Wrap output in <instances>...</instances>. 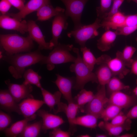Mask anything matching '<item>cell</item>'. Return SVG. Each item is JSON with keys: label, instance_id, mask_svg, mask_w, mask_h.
<instances>
[{"label": "cell", "instance_id": "6da1fadb", "mask_svg": "<svg viewBox=\"0 0 137 137\" xmlns=\"http://www.w3.org/2000/svg\"><path fill=\"white\" fill-rule=\"evenodd\" d=\"M45 56L38 49L24 54L4 56L1 54L0 58L9 64V71L14 78L18 79L23 77L26 68L36 63L40 64Z\"/></svg>", "mask_w": 137, "mask_h": 137}, {"label": "cell", "instance_id": "7a4b0ae2", "mask_svg": "<svg viewBox=\"0 0 137 137\" xmlns=\"http://www.w3.org/2000/svg\"><path fill=\"white\" fill-rule=\"evenodd\" d=\"M33 41L29 35L25 37L15 33L0 35L1 46L7 55L31 52L34 47Z\"/></svg>", "mask_w": 137, "mask_h": 137}, {"label": "cell", "instance_id": "3957f363", "mask_svg": "<svg viewBox=\"0 0 137 137\" xmlns=\"http://www.w3.org/2000/svg\"><path fill=\"white\" fill-rule=\"evenodd\" d=\"M72 50L77 55L75 61L70 67V71L75 73L76 76L73 89L77 90H81L84 88L86 83L90 82L98 83L96 74L84 63L80 55L79 49L73 47Z\"/></svg>", "mask_w": 137, "mask_h": 137}, {"label": "cell", "instance_id": "277c9868", "mask_svg": "<svg viewBox=\"0 0 137 137\" xmlns=\"http://www.w3.org/2000/svg\"><path fill=\"white\" fill-rule=\"evenodd\" d=\"M73 48L72 44L59 43L57 46L54 47L48 56H45L40 64H46L47 69L51 71L54 68L55 65L70 62L74 63L76 57L70 53Z\"/></svg>", "mask_w": 137, "mask_h": 137}, {"label": "cell", "instance_id": "5b68a950", "mask_svg": "<svg viewBox=\"0 0 137 137\" xmlns=\"http://www.w3.org/2000/svg\"><path fill=\"white\" fill-rule=\"evenodd\" d=\"M101 20L97 18L93 23L87 25H83L79 28L67 33L68 37H73L75 42L78 44L80 47L85 46V43L89 40L98 36L97 30L101 27Z\"/></svg>", "mask_w": 137, "mask_h": 137}, {"label": "cell", "instance_id": "8992f818", "mask_svg": "<svg viewBox=\"0 0 137 137\" xmlns=\"http://www.w3.org/2000/svg\"><path fill=\"white\" fill-rule=\"evenodd\" d=\"M106 93L105 85L99 84L93 98L85 106L82 113L93 114L100 118L101 113L108 101Z\"/></svg>", "mask_w": 137, "mask_h": 137}, {"label": "cell", "instance_id": "52a82bcc", "mask_svg": "<svg viewBox=\"0 0 137 137\" xmlns=\"http://www.w3.org/2000/svg\"><path fill=\"white\" fill-rule=\"evenodd\" d=\"M96 64L106 63L112 73L113 76H118L120 79L124 78L129 72L121 56V52L117 51L116 57L113 59L106 55H103L97 58Z\"/></svg>", "mask_w": 137, "mask_h": 137}, {"label": "cell", "instance_id": "ba28073f", "mask_svg": "<svg viewBox=\"0 0 137 137\" xmlns=\"http://www.w3.org/2000/svg\"><path fill=\"white\" fill-rule=\"evenodd\" d=\"M64 4L66 7L65 14L68 18L70 17L74 25L75 30L83 25L81 22L82 13L87 2L89 0H60Z\"/></svg>", "mask_w": 137, "mask_h": 137}, {"label": "cell", "instance_id": "9c48e42d", "mask_svg": "<svg viewBox=\"0 0 137 137\" xmlns=\"http://www.w3.org/2000/svg\"><path fill=\"white\" fill-rule=\"evenodd\" d=\"M5 82L9 92L17 103L26 98H34L31 94L33 87L31 84L13 83L11 82L9 79L5 80Z\"/></svg>", "mask_w": 137, "mask_h": 137}, {"label": "cell", "instance_id": "30bf717a", "mask_svg": "<svg viewBox=\"0 0 137 137\" xmlns=\"http://www.w3.org/2000/svg\"><path fill=\"white\" fill-rule=\"evenodd\" d=\"M27 22L29 35L33 41L38 44V49L40 50H52L54 47V45L50 42H46L44 36L36 22L32 20Z\"/></svg>", "mask_w": 137, "mask_h": 137}, {"label": "cell", "instance_id": "8fae6325", "mask_svg": "<svg viewBox=\"0 0 137 137\" xmlns=\"http://www.w3.org/2000/svg\"><path fill=\"white\" fill-rule=\"evenodd\" d=\"M108 104L127 109L137 104V97L134 95H129L121 91H117L110 95Z\"/></svg>", "mask_w": 137, "mask_h": 137}, {"label": "cell", "instance_id": "7c38bea8", "mask_svg": "<svg viewBox=\"0 0 137 137\" xmlns=\"http://www.w3.org/2000/svg\"><path fill=\"white\" fill-rule=\"evenodd\" d=\"M57 79L54 82L59 89L63 97L68 103L73 101L72 90L75 81V77H64L56 74Z\"/></svg>", "mask_w": 137, "mask_h": 137}, {"label": "cell", "instance_id": "4fadbf2b", "mask_svg": "<svg viewBox=\"0 0 137 137\" xmlns=\"http://www.w3.org/2000/svg\"><path fill=\"white\" fill-rule=\"evenodd\" d=\"M0 27L6 30L16 31L22 34L28 31L27 22L25 20L20 21L6 14L0 15Z\"/></svg>", "mask_w": 137, "mask_h": 137}, {"label": "cell", "instance_id": "5bb4252c", "mask_svg": "<svg viewBox=\"0 0 137 137\" xmlns=\"http://www.w3.org/2000/svg\"><path fill=\"white\" fill-rule=\"evenodd\" d=\"M67 18L65 12H62L55 16L52 21V38L49 42L53 44L54 47L58 44V40L63 30L67 29L68 25L67 21Z\"/></svg>", "mask_w": 137, "mask_h": 137}, {"label": "cell", "instance_id": "9a60e30c", "mask_svg": "<svg viewBox=\"0 0 137 137\" xmlns=\"http://www.w3.org/2000/svg\"><path fill=\"white\" fill-rule=\"evenodd\" d=\"M37 114L42 118V130L44 133L49 130L59 127L65 122L60 116L49 113L44 109H39L37 111Z\"/></svg>", "mask_w": 137, "mask_h": 137}, {"label": "cell", "instance_id": "2e32d148", "mask_svg": "<svg viewBox=\"0 0 137 137\" xmlns=\"http://www.w3.org/2000/svg\"><path fill=\"white\" fill-rule=\"evenodd\" d=\"M50 0H30L23 8L16 13H7L6 14L19 21L24 18L29 14L37 11L44 5L50 3Z\"/></svg>", "mask_w": 137, "mask_h": 137}, {"label": "cell", "instance_id": "e0dca14e", "mask_svg": "<svg viewBox=\"0 0 137 137\" xmlns=\"http://www.w3.org/2000/svg\"><path fill=\"white\" fill-rule=\"evenodd\" d=\"M44 104L43 100L28 98L23 99L18 105L21 115L26 118L35 114Z\"/></svg>", "mask_w": 137, "mask_h": 137}, {"label": "cell", "instance_id": "ac0fdd59", "mask_svg": "<svg viewBox=\"0 0 137 137\" xmlns=\"http://www.w3.org/2000/svg\"><path fill=\"white\" fill-rule=\"evenodd\" d=\"M17 103L8 90H0L1 109L8 113L14 112L21 115L18 104Z\"/></svg>", "mask_w": 137, "mask_h": 137}, {"label": "cell", "instance_id": "d6986e66", "mask_svg": "<svg viewBox=\"0 0 137 137\" xmlns=\"http://www.w3.org/2000/svg\"><path fill=\"white\" fill-rule=\"evenodd\" d=\"M126 15L119 11L111 16H107L101 20V27L106 31L110 29L116 30L124 24Z\"/></svg>", "mask_w": 137, "mask_h": 137}, {"label": "cell", "instance_id": "ffe728a7", "mask_svg": "<svg viewBox=\"0 0 137 137\" xmlns=\"http://www.w3.org/2000/svg\"><path fill=\"white\" fill-rule=\"evenodd\" d=\"M131 119L128 118L123 124L115 125L111 124L108 121H101L98 124V127L101 129L107 132L111 136L117 137L123 131L129 130L131 126Z\"/></svg>", "mask_w": 137, "mask_h": 137}, {"label": "cell", "instance_id": "44dd1931", "mask_svg": "<svg viewBox=\"0 0 137 137\" xmlns=\"http://www.w3.org/2000/svg\"><path fill=\"white\" fill-rule=\"evenodd\" d=\"M79 108L77 105L74 101L68 103L64 107L62 112L66 114L69 124L68 131L71 135H73L77 130L76 120Z\"/></svg>", "mask_w": 137, "mask_h": 137}, {"label": "cell", "instance_id": "7402d4cb", "mask_svg": "<svg viewBox=\"0 0 137 137\" xmlns=\"http://www.w3.org/2000/svg\"><path fill=\"white\" fill-rule=\"evenodd\" d=\"M36 117L37 114H35L13 124L9 128H7L4 130L5 136L16 137L18 136L22 132L28 123L35 119Z\"/></svg>", "mask_w": 137, "mask_h": 137}, {"label": "cell", "instance_id": "603a6c76", "mask_svg": "<svg viewBox=\"0 0 137 137\" xmlns=\"http://www.w3.org/2000/svg\"><path fill=\"white\" fill-rule=\"evenodd\" d=\"M65 10L59 7L54 8L50 3L45 4L37 11V20L41 21L48 20Z\"/></svg>", "mask_w": 137, "mask_h": 137}, {"label": "cell", "instance_id": "cb8c5ba5", "mask_svg": "<svg viewBox=\"0 0 137 137\" xmlns=\"http://www.w3.org/2000/svg\"><path fill=\"white\" fill-rule=\"evenodd\" d=\"M117 35L115 31L109 30H107L97 40V48L102 52L109 50L111 48Z\"/></svg>", "mask_w": 137, "mask_h": 137}, {"label": "cell", "instance_id": "d4e9b609", "mask_svg": "<svg viewBox=\"0 0 137 137\" xmlns=\"http://www.w3.org/2000/svg\"><path fill=\"white\" fill-rule=\"evenodd\" d=\"M40 89L44 104L49 107L50 111L53 110L54 113L56 110L54 108L55 106L61 102V93L59 91H57L52 94L42 87Z\"/></svg>", "mask_w": 137, "mask_h": 137}, {"label": "cell", "instance_id": "484cf974", "mask_svg": "<svg viewBox=\"0 0 137 137\" xmlns=\"http://www.w3.org/2000/svg\"><path fill=\"white\" fill-rule=\"evenodd\" d=\"M98 65L100 66L97 68L96 74L99 84L101 85H107L113 76L111 70L107 64L105 63H101Z\"/></svg>", "mask_w": 137, "mask_h": 137}, {"label": "cell", "instance_id": "4316f807", "mask_svg": "<svg viewBox=\"0 0 137 137\" xmlns=\"http://www.w3.org/2000/svg\"><path fill=\"white\" fill-rule=\"evenodd\" d=\"M94 96L92 92L83 88L73 98V101L77 105L81 112H82L85 106L92 100Z\"/></svg>", "mask_w": 137, "mask_h": 137}, {"label": "cell", "instance_id": "83f0119b", "mask_svg": "<svg viewBox=\"0 0 137 137\" xmlns=\"http://www.w3.org/2000/svg\"><path fill=\"white\" fill-rule=\"evenodd\" d=\"M99 118L93 114L87 113L86 114L76 117V124L86 128L94 129L97 126V122Z\"/></svg>", "mask_w": 137, "mask_h": 137}, {"label": "cell", "instance_id": "f1b7e54d", "mask_svg": "<svg viewBox=\"0 0 137 137\" xmlns=\"http://www.w3.org/2000/svg\"><path fill=\"white\" fill-rule=\"evenodd\" d=\"M42 120L33 123L28 124L22 132L18 136L20 137H37L42 130Z\"/></svg>", "mask_w": 137, "mask_h": 137}, {"label": "cell", "instance_id": "f546056e", "mask_svg": "<svg viewBox=\"0 0 137 137\" xmlns=\"http://www.w3.org/2000/svg\"><path fill=\"white\" fill-rule=\"evenodd\" d=\"M23 77L24 79L23 83L25 84H33L40 89L42 87L40 82L41 76L32 69H29L26 70Z\"/></svg>", "mask_w": 137, "mask_h": 137}, {"label": "cell", "instance_id": "4dcf8cb0", "mask_svg": "<svg viewBox=\"0 0 137 137\" xmlns=\"http://www.w3.org/2000/svg\"><path fill=\"white\" fill-rule=\"evenodd\" d=\"M123 109L119 107L112 104H108L107 107L105 108L101 113L100 118L104 121H108L119 113Z\"/></svg>", "mask_w": 137, "mask_h": 137}, {"label": "cell", "instance_id": "1f68e13d", "mask_svg": "<svg viewBox=\"0 0 137 137\" xmlns=\"http://www.w3.org/2000/svg\"><path fill=\"white\" fill-rule=\"evenodd\" d=\"M116 76H113L107 85V91L110 95L112 93L128 89L129 87L126 85Z\"/></svg>", "mask_w": 137, "mask_h": 137}, {"label": "cell", "instance_id": "d6a6232c", "mask_svg": "<svg viewBox=\"0 0 137 137\" xmlns=\"http://www.w3.org/2000/svg\"><path fill=\"white\" fill-rule=\"evenodd\" d=\"M80 49L82 54V59L83 62L92 71L95 65L96 64L97 59L91 51L90 49L85 46L80 47Z\"/></svg>", "mask_w": 137, "mask_h": 137}, {"label": "cell", "instance_id": "836d02e7", "mask_svg": "<svg viewBox=\"0 0 137 137\" xmlns=\"http://www.w3.org/2000/svg\"><path fill=\"white\" fill-rule=\"evenodd\" d=\"M112 2V0H100V6L96 8L98 18L102 20L107 16Z\"/></svg>", "mask_w": 137, "mask_h": 137}, {"label": "cell", "instance_id": "e575fe53", "mask_svg": "<svg viewBox=\"0 0 137 137\" xmlns=\"http://www.w3.org/2000/svg\"><path fill=\"white\" fill-rule=\"evenodd\" d=\"M136 50V48L132 46H126L121 52L122 58L127 67H130L133 60L132 58Z\"/></svg>", "mask_w": 137, "mask_h": 137}, {"label": "cell", "instance_id": "d590c367", "mask_svg": "<svg viewBox=\"0 0 137 137\" xmlns=\"http://www.w3.org/2000/svg\"><path fill=\"white\" fill-rule=\"evenodd\" d=\"M11 118L10 115L3 112L1 110H0V131L4 130L11 122Z\"/></svg>", "mask_w": 137, "mask_h": 137}, {"label": "cell", "instance_id": "8d00e7d4", "mask_svg": "<svg viewBox=\"0 0 137 137\" xmlns=\"http://www.w3.org/2000/svg\"><path fill=\"white\" fill-rule=\"evenodd\" d=\"M137 30V25L133 26H122L118 27L115 31L117 35L128 36Z\"/></svg>", "mask_w": 137, "mask_h": 137}, {"label": "cell", "instance_id": "74e56055", "mask_svg": "<svg viewBox=\"0 0 137 137\" xmlns=\"http://www.w3.org/2000/svg\"><path fill=\"white\" fill-rule=\"evenodd\" d=\"M127 119L126 114L121 111L111 120L110 123L113 125H121L123 124Z\"/></svg>", "mask_w": 137, "mask_h": 137}, {"label": "cell", "instance_id": "f35d334b", "mask_svg": "<svg viewBox=\"0 0 137 137\" xmlns=\"http://www.w3.org/2000/svg\"><path fill=\"white\" fill-rule=\"evenodd\" d=\"M71 135L68 131H64L59 127L53 129L49 133L50 137H69Z\"/></svg>", "mask_w": 137, "mask_h": 137}, {"label": "cell", "instance_id": "ab89813d", "mask_svg": "<svg viewBox=\"0 0 137 137\" xmlns=\"http://www.w3.org/2000/svg\"><path fill=\"white\" fill-rule=\"evenodd\" d=\"M124 0H112V5L107 16H111L119 11V8Z\"/></svg>", "mask_w": 137, "mask_h": 137}, {"label": "cell", "instance_id": "60d3db41", "mask_svg": "<svg viewBox=\"0 0 137 137\" xmlns=\"http://www.w3.org/2000/svg\"><path fill=\"white\" fill-rule=\"evenodd\" d=\"M137 25V14L126 15L125 22L123 26H133Z\"/></svg>", "mask_w": 137, "mask_h": 137}, {"label": "cell", "instance_id": "b9f144b4", "mask_svg": "<svg viewBox=\"0 0 137 137\" xmlns=\"http://www.w3.org/2000/svg\"><path fill=\"white\" fill-rule=\"evenodd\" d=\"M12 5L7 0H1L0 2V11L1 15L7 13Z\"/></svg>", "mask_w": 137, "mask_h": 137}, {"label": "cell", "instance_id": "7bdbcfd3", "mask_svg": "<svg viewBox=\"0 0 137 137\" xmlns=\"http://www.w3.org/2000/svg\"><path fill=\"white\" fill-rule=\"evenodd\" d=\"M12 6L19 10H21L25 6V0H7Z\"/></svg>", "mask_w": 137, "mask_h": 137}, {"label": "cell", "instance_id": "ee69618b", "mask_svg": "<svg viewBox=\"0 0 137 137\" xmlns=\"http://www.w3.org/2000/svg\"><path fill=\"white\" fill-rule=\"evenodd\" d=\"M128 118L131 119L137 118V104L133 106L126 114Z\"/></svg>", "mask_w": 137, "mask_h": 137}, {"label": "cell", "instance_id": "f6af8a7d", "mask_svg": "<svg viewBox=\"0 0 137 137\" xmlns=\"http://www.w3.org/2000/svg\"><path fill=\"white\" fill-rule=\"evenodd\" d=\"M130 67L131 73L137 76V57L133 59Z\"/></svg>", "mask_w": 137, "mask_h": 137}, {"label": "cell", "instance_id": "bcb514c9", "mask_svg": "<svg viewBox=\"0 0 137 137\" xmlns=\"http://www.w3.org/2000/svg\"><path fill=\"white\" fill-rule=\"evenodd\" d=\"M134 135L133 134L126 133L121 135H119L117 137H133Z\"/></svg>", "mask_w": 137, "mask_h": 137}, {"label": "cell", "instance_id": "7dc6e473", "mask_svg": "<svg viewBox=\"0 0 137 137\" xmlns=\"http://www.w3.org/2000/svg\"><path fill=\"white\" fill-rule=\"evenodd\" d=\"M133 92L134 95L137 97V85L133 89Z\"/></svg>", "mask_w": 137, "mask_h": 137}, {"label": "cell", "instance_id": "c3c4849f", "mask_svg": "<svg viewBox=\"0 0 137 137\" xmlns=\"http://www.w3.org/2000/svg\"><path fill=\"white\" fill-rule=\"evenodd\" d=\"M96 136V137H106L107 136L104 134H97Z\"/></svg>", "mask_w": 137, "mask_h": 137}, {"label": "cell", "instance_id": "681fc988", "mask_svg": "<svg viewBox=\"0 0 137 137\" xmlns=\"http://www.w3.org/2000/svg\"><path fill=\"white\" fill-rule=\"evenodd\" d=\"M79 137H90V136L88 134H82L79 135Z\"/></svg>", "mask_w": 137, "mask_h": 137}, {"label": "cell", "instance_id": "f907efd6", "mask_svg": "<svg viewBox=\"0 0 137 137\" xmlns=\"http://www.w3.org/2000/svg\"><path fill=\"white\" fill-rule=\"evenodd\" d=\"M127 1L128 2H130L131 1H133L137 3V0H127Z\"/></svg>", "mask_w": 137, "mask_h": 137}, {"label": "cell", "instance_id": "816d5d0a", "mask_svg": "<svg viewBox=\"0 0 137 137\" xmlns=\"http://www.w3.org/2000/svg\"><path fill=\"white\" fill-rule=\"evenodd\" d=\"M136 41H137V38H136Z\"/></svg>", "mask_w": 137, "mask_h": 137}]
</instances>
